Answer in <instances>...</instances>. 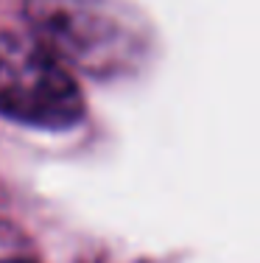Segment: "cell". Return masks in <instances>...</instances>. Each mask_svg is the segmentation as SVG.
<instances>
[{
    "label": "cell",
    "mask_w": 260,
    "mask_h": 263,
    "mask_svg": "<svg viewBox=\"0 0 260 263\" xmlns=\"http://www.w3.org/2000/svg\"><path fill=\"white\" fill-rule=\"evenodd\" d=\"M31 36L59 65L95 79L140 67L148 51L143 17L121 0H26Z\"/></svg>",
    "instance_id": "6da1fadb"
},
{
    "label": "cell",
    "mask_w": 260,
    "mask_h": 263,
    "mask_svg": "<svg viewBox=\"0 0 260 263\" xmlns=\"http://www.w3.org/2000/svg\"><path fill=\"white\" fill-rule=\"evenodd\" d=\"M0 115L48 132L76 126L84 96L34 36L0 31Z\"/></svg>",
    "instance_id": "7a4b0ae2"
},
{
    "label": "cell",
    "mask_w": 260,
    "mask_h": 263,
    "mask_svg": "<svg viewBox=\"0 0 260 263\" xmlns=\"http://www.w3.org/2000/svg\"><path fill=\"white\" fill-rule=\"evenodd\" d=\"M0 263H28V260H0Z\"/></svg>",
    "instance_id": "3957f363"
}]
</instances>
